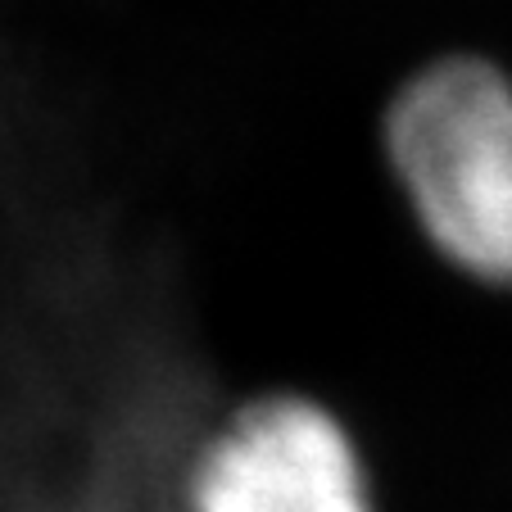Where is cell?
Returning <instances> with one entry per match:
<instances>
[{
  "mask_svg": "<svg viewBox=\"0 0 512 512\" xmlns=\"http://www.w3.org/2000/svg\"><path fill=\"white\" fill-rule=\"evenodd\" d=\"M195 512H372L354 440L327 408L281 395L245 404L195 458Z\"/></svg>",
  "mask_w": 512,
  "mask_h": 512,
  "instance_id": "obj_2",
  "label": "cell"
},
{
  "mask_svg": "<svg viewBox=\"0 0 512 512\" xmlns=\"http://www.w3.org/2000/svg\"><path fill=\"white\" fill-rule=\"evenodd\" d=\"M386 150L426 241L467 277L512 286V78L445 59L408 82Z\"/></svg>",
  "mask_w": 512,
  "mask_h": 512,
  "instance_id": "obj_1",
  "label": "cell"
}]
</instances>
